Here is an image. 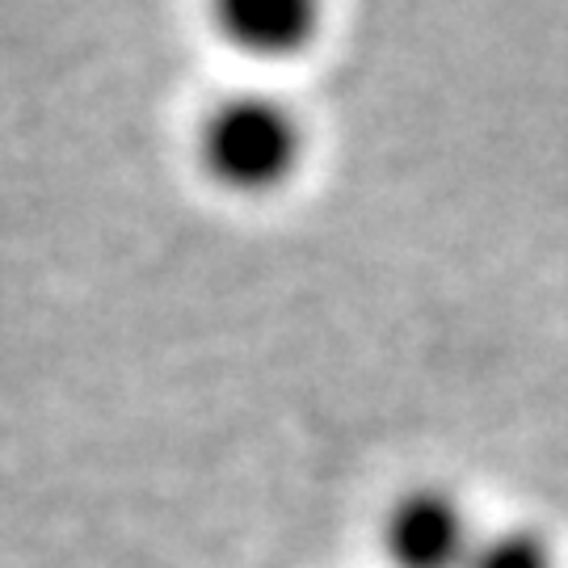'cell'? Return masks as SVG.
I'll use <instances>...</instances> for the list:
<instances>
[{"instance_id": "cell-4", "label": "cell", "mask_w": 568, "mask_h": 568, "mask_svg": "<svg viewBox=\"0 0 568 568\" xmlns=\"http://www.w3.org/2000/svg\"><path fill=\"white\" fill-rule=\"evenodd\" d=\"M467 568H560V551L539 527L506 523L480 530Z\"/></svg>"}, {"instance_id": "cell-1", "label": "cell", "mask_w": 568, "mask_h": 568, "mask_svg": "<svg viewBox=\"0 0 568 568\" xmlns=\"http://www.w3.org/2000/svg\"><path fill=\"white\" fill-rule=\"evenodd\" d=\"M194 152L203 178H211L220 190L262 199L300 173L307 152L304 119L274 93L241 89L203 110Z\"/></svg>"}, {"instance_id": "cell-2", "label": "cell", "mask_w": 568, "mask_h": 568, "mask_svg": "<svg viewBox=\"0 0 568 568\" xmlns=\"http://www.w3.org/2000/svg\"><path fill=\"white\" fill-rule=\"evenodd\" d=\"M480 530L459 488L413 480L379 509L375 548L384 568H467Z\"/></svg>"}, {"instance_id": "cell-3", "label": "cell", "mask_w": 568, "mask_h": 568, "mask_svg": "<svg viewBox=\"0 0 568 568\" xmlns=\"http://www.w3.org/2000/svg\"><path fill=\"white\" fill-rule=\"evenodd\" d=\"M215 34L248 60H291L325 26V0H206Z\"/></svg>"}]
</instances>
